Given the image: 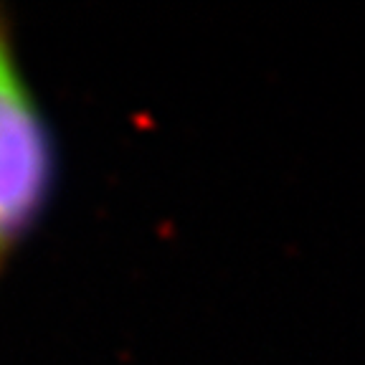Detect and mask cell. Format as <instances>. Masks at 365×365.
Masks as SVG:
<instances>
[{
	"label": "cell",
	"instance_id": "1",
	"mask_svg": "<svg viewBox=\"0 0 365 365\" xmlns=\"http://www.w3.org/2000/svg\"><path fill=\"white\" fill-rule=\"evenodd\" d=\"M56 137L18 56L11 16L0 6V279L51 203Z\"/></svg>",
	"mask_w": 365,
	"mask_h": 365
}]
</instances>
